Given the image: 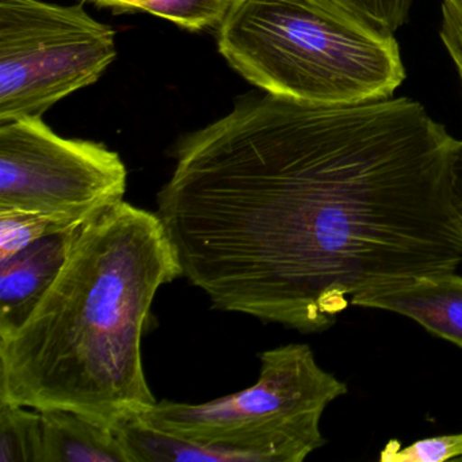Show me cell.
<instances>
[{
  "mask_svg": "<svg viewBox=\"0 0 462 462\" xmlns=\"http://www.w3.org/2000/svg\"><path fill=\"white\" fill-rule=\"evenodd\" d=\"M351 305L399 313L462 348V277L454 272L369 289L351 297Z\"/></svg>",
  "mask_w": 462,
  "mask_h": 462,
  "instance_id": "52a82bcc",
  "label": "cell"
},
{
  "mask_svg": "<svg viewBox=\"0 0 462 462\" xmlns=\"http://www.w3.org/2000/svg\"><path fill=\"white\" fill-rule=\"evenodd\" d=\"M454 140L412 99L248 96L178 145L156 215L215 310L323 332L361 291L461 264Z\"/></svg>",
  "mask_w": 462,
  "mask_h": 462,
  "instance_id": "6da1fadb",
  "label": "cell"
},
{
  "mask_svg": "<svg viewBox=\"0 0 462 462\" xmlns=\"http://www.w3.org/2000/svg\"><path fill=\"white\" fill-rule=\"evenodd\" d=\"M42 462H132L116 430L64 410H45Z\"/></svg>",
  "mask_w": 462,
  "mask_h": 462,
  "instance_id": "9c48e42d",
  "label": "cell"
},
{
  "mask_svg": "<svg viewBox=\"0 0 462 462\" xmlns=\"http://www.w3.org/2000/svg\"><path fill=\"white\" fill-rule=\"evenodd\" d=\"M60 226L33 215H0V261L51 235L63 234ZM71 232V231H69Z\"/></svg>",
  "mask_w": 462,
  "mask_h": 462,
  "instance_id": "4fadbf2b",
  "label": "cell"
},
{
  "mask_svg": "<svg viewBox=\"0 0 462 462\" xmlns=\"http://www.w3.org/2000/svg\"><path fill=\"white\" fill-rule=\"evenodd\" d=\"M340 4L377 26L394 34L408 20L411 0H339Z\"/></svg>",
  "mask_w": 462,
  "mask_h": 462,
  "instance_id": "5bb4252c",
  "label": "cell"
},
{
  "mask_svg": "<svg viewBox=\"0 0 462 462\" xmlns=\"http://www.w3.org/2000/svg\"><path fill=\"white\" fill-rule=\"evenodd\" d=\"M99 7H109L116 13L142 12V5L144 0H86Z\"/></svg>",
  "mask_w": 462,
  "mask_h": 462,
  "instance_id": "e0dca14e",
  "label": "cell"
},
{
  "mask_svg": "<svg viewBox=\"0 0 462 462\" xmlns=\"http://www.w3.org/2000/svg\"><path fill=\"white\" fill-rule=\"evenodd\" d=\"M439 36L462 83V0H442Z\"/></svg>",
  "mask_w": 462,
  "mask_h": 462,
  "instance_id": "9a60e30c",
  "label": "cell"
},
{
  "mask_svg": "<svg viewBox=\"0 0 462 462\" xmlns=\"http://www.w3.org/2000/svg\"><path fill=\"white\" fill-rule=\"evenodd\" d=\"M0 462H42L40 411L0 402Z\"/></svg>",
  "mask_w": 462,
  "mask_h": 462,
  "instance_id": "30bf717a",
  "label": "cell"
},
{
  "mask_svg": "<svg viewBox=\"0 0 462 462\" xmlns=\"http://www.w3.org/2000/svg\"><path fill=\"white\" fill-rule=\"evenodd\" d=\"M231 0H144L142 12L191 32L217 28Z\"/></svg>",
  "mask_w": 462,
  "mask_h": 462,
  "instance_id": "8fae6325",
  "label": "cell"
},
{
  "mask_svg": "<svg viewBox=\"0 0 462 462\" xmlns=\"http://www.w3.org/2000/svg\"><path fill=\"white\" fill-rule=\"evenodd\" d=\"M128 170L101 143L59 136L42 118L0 124V215H33L63 231L121 204Z\"/></svg>",
  "mask_w": 462,
  "mask_h": 462,
  "instance_id": "8992f818",
  "label": "cell"
},
{
  "mask_svg": "<svg viewBox=\"0 0 462 462\" xmlns=\"http://www.w3.org/2000/svg\"><path fill=\"white\" fill-rule=\"evenodd\" d=\"M79 229L42 237L0 261V337L13 334L33 312L60 273Z\"/></svg>",
  "mask_w": 462,
  "mask_h": 462,
  "instance_id": "ba28073f",
  "label": "cell"
},
{
  "mask_svg": "<svg viewBox=\"0 0 462 462\" xmlns=\"http://www.w3.org/2000/svg\"><path fill=\"white\" fill-rule=\"evenodd\" d=\"M217 45L251 85L304 104L388 99L405 79L394 34L339 0H231Z\"/></svg>",
  "mask_w": 462,
  "mask_h": 462,
  "instance_id": "3957f363",
  "label": "cell"
},
{
  "mask_svg": "<svg viewBox=\"0 0 462 462\" xmlns=\"http://www.w3.org/2000/svg\"><path fill=\"white\" fill-rule=\"evenodd\" d=\"M180 277L156 212L123 201L83 226L33 312L0 337V402L112 430L150 410L143 337L159 289Z\"/></svg>",
  "mask_w": 462,
  "mask_h": 462,
  "instance_id": "7a4b0ae2",
  "label": "cell"
},
{
  "mask_svg": "<svg viewBox=\"0 0 462 462\" xmlns=\"http://www.w3.org/2000/svg\"><path fill=\"white\" fill-rule=\"evenodd\" d=\"M254 385L201 404L162 400L137 416L151 429L201 446L215 462H301L326 445L320 421L347 385L304 343L262 351Z\"/></svg>",
  "mask_w": 462,
  "mask_h": 462,
  "instance_id": "277c9868",
  "label": "cell"
},
{
  "mask_svg": "<svg viewBox=\"0 0 462 462\" xmlns=\"http://www.w3.org/2000/svg\"><path fill=\"white\" fill-rule=\"evenodd\" d=\"M450 202L462 226V140H454L450 156Z\"/></svg>",
  "mask_w": 462,
  "mask_h": 462,
  "instance_id": "2e32d148",
  "label": "cell"
},
{
  "mask_svg": "<svg viewBox=\"0 0 462 462\" xmlns=\"http://www.w3.org/2000/svg\"><path fill=\"white\" fill-rule=\"evenodd\" d=\"M380 459L383 462L462 461V432L416 440L404 448L396 440H391L381 451Z\"/></svg>",
  "mask_w": 462,
  "mask_h": 462,
  "instance_id": "7c38bea8",
  "label": "cell"
},
{
  "mask_svg": "<svg viewBox=\"0 0 462 462\" xmlns=\"http://www.w3.org/2000/svg\"><path fill=\"white\" fill-rule=\"evenodd\" d=\"M115 39L82 6L0 0V124L42 118L98 82L117 58Z\"/></svg>",
  "mask_w": 462,
  "mask_h": 462,
  "instance_id": "5b68a950",
  "label": "cell"
}]
</instances>
